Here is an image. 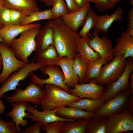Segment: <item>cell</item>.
Here are the masks:
<instances>
[{
  "mask_svg": "<svg viewBox=\"0 0 133 133\" xmlns=\"http://www.w3.org/2000/svg\"><path fill=\"white\" fill-rule=\"evenodd\" d=\"M46 24L53 29L54 45L59 56L61 58L66 57L74 60L78 53L77 40L81 36L78 33L66 26L60 17L50 20Z\"/></svg>",
  "mask_w": 133,
  "mask_h": 133,
  "instance_id": "cell-1",
  "label": "cell"
},
{
  "mask_svg": "<svg viewBox=\"0 0 133 133\" xmlns=\"http://www.w3.org/2000/svg\"><path fill=\"white\" fill-rule=\"evenodd\" d=\"M45 96L40 105L44 111H51L66 106L82 99L72 95L61 87L51 84H46Z\"/></svg>",
  "mask_w": 133,
  "mask_h": 133,
  "instance_id": "cell-2",
  "label": "cell"
},
{
  "mask_svg": "<svg viewBox=\"0 0 133 133\" xmlns=\"http://www.w3.org/2000/svg\"><path fill=\"white\" fill-rule=\"evenodd\" d=\"M40 28L35 27L24 31L20 34L19 38H15L11 42L9 46L17 57L27 64L30 62L28 57L33 52L35 51V38Z\"/></svg>",
  "mask_w": 133,
  "mask_h": 133,
  "instance_id": "cell-3",
  "label": "cell"
},
{
  "mask_svg": "<svg viewBox=\"0 0 133 133\" xmlns=\"http://www.w3.org/2000/svg\"><path fill=\"white\" fill-rule=\"evenodd\" d=\"M35 57L28 64L12 73L2 83L0 87V98L4 97L8 91L16 90L17 86L21 81L30 77L35 71L41 67L48 65L45 62H34Z\"/></svg>",
  "mask_w": 133,
  "mask_h": 133,
  "instance_id": "cell-4",
  "label": "cell"
},
{
  "mask_svg": "<svg viewBox=\"0 0 133 133\" xmlns=\"http://www.w3.org/2000/svg\"><path fill=\"white\" fill-rule=\"evenodd\" d=\"M126 59L123 55L114 57L110 62L103 65L96 78L90 80L102 86H107L118 79L126 67Z\"/></svg>",
  "mask_w": 133,
  "mask_h": 133,
  "instance_id": "cell-5",
  "label": "cell"
},
{
  "mask_svg": "<svg viewBox=\"0 0 133 133\" xmlns=\"http://www.w3.org/2000/svg\"><path fill=\"white\" fill-rule=\"evenodd\" d=\"M45 94V89H42L37 84L31 81L24 89H16L12 96L4 97L11 103L23 101L40 105Z\"/></svg>",
  "mask_w": 133,
  "mask_h": 133,
  "instance_id": "cell-6",
  "label": "cell"
},
{
  "mask_svg": "<svg viewBox=\"0 0 133 133\" xmlns=\"http://www.w3.org/2000/svg\"><path fill=\"white\" fill-rule=\"evenodd\" d=\"M59 66L56 65H47L40 67V69L43 75H48V78L41 79L33 74L30 77L31 81L37 84L41 88L44 85L51 84L59 86L69 93V88L64 82V76Z\"/></svg>",
  "mask_w": 133,
  "mask_h": 133,
  "instance_id": "cell-7",
  "label": "cell"
},
{
  "mask_svg": "<svg viewBox=\"0 0 133 133\" xmlns=\"http://www.w3.org/2000/svg\"><path fill=\"white\" fill-rule=\"evenodd\" d=\"M0 54L2 64L0 83H2L12 73L27 64L18 59L10 47L2 42H0Z\"/></svg>",
  "mask_w": 133,
  "mask_h": 133,
  "instance_id": "cell-8",
  "label": "cell"
},
{
  "mask_svg": "<svg viewBox=\"0 0 133 133\" xmlns=\"http://www.w3.org/2000/svg\"><path fill=\"white\" fill-rule=\"evenodd\" d=\"M126 62L125 69L122 75L115 81L105 88L102 99L105 102L112 99L121 91L130 90L129 82L130 75L133 72V57L127 58Z\"/></svg>",
  "mask_w": 133,
  "mask_h": 133,
  "instance_id": "cell-9",
  "label": "cell"
},
{
  "mask_svg": "<svg viewBox=\"0 0 133 133\" xmlns=\"http://www.w3.org/2000/svg\"><path fill=\"white\" fill-rule=\"evenodd\" d=\"M131 91L123 90L109 101L105 102L95 113L93 117L106 119L112 115L125 109Z\"/></svg>",
  "mask_w": 133,
  "mask_h": 133,
  "instance_id": "cell-10",
  "label": "cell"
},
{
  "mask_svg": "<svg viewBox=\"0 0 133 133\" xmlns=\"http://www.w3.org/2000/svg\"><path fill=\"white\" fill-rule=\"evenodd\" d=\"M106 120L108 133H119L133 130V114L128 110L113 114Z\"/></svg>",
  "mask_w": 133,
  "mask_h": 133,
  "instance_id": "cell-11",
  "label": "cell"
},
{
  "mask_svg": "<svg viewBox=\"0 0 133 133\" xmlns=\"http://www.w3.org/2000/svg\"><path fill=\"white\" fill-rule=\"evenodd\" d=\"M73 88H69V93L81 99L87 98L93 100L102 99L105 89L103 86L91 81L88 83L77 84Z\"/></svg>",
  "mask_w": 133,
  "mask_h": 133,
  "instance_id": "cell-12",
  "label": "cell"
},
{
  "mask_svg": "<svg viewBox=\"0 0 133 133\" xmlns=\"http://www.w3.org/2000/svg\"><path fill=\"white\" fill-rule=\"evenodd\" d=\"M98 34L94 32L91 35L88 44L97 52L100 57L104 58L108 63L114 58V48L111 40L106 35L100 38Z\"/></svg>",
  "mask_w": 133,
  "mask_h": 133,
  "instance_id": "cell-13",
  "label": "cell"
},
{
  "mask_svg": "<svg viewBox=\"0 0 133 133\" xmlns=\"http://www.w3.org/2000/svg\"><path fill=\"white\" fill-rule=\"evenodd\" d=\"M117 43L114 48V56L123 55L125 58L133 57V29H127L116 39Z\"/></svg>",
  "mask_w": 133,
  "mask_h": 133,
  "instance_id": "cell-14",
  "label": "cell"
},
{
  "mask_svg": "<svg viewBox=\"0 0 133 133\" xmlns=\"http://www.w3.org/2000/svg\"><path fill=\"white\" fill-rule=\"evenodd\" d=\"M61 107L51 111H40L37 108L29 105L26 110L29 113V114L24 118L31 119L32 121L39 122L43 125L54 121L65 122L76 120L75 119L64 118L57 116L55 112L61 109Z\"/></svg>",
  "mask_w": 133,
  "mask_h": 133,
  "instance_id": "cell-15",
  "label": "cell"
},
{
  "mask_svg": "<svg viewBox=\"0 0 133 133\" xmlns=\"http://www.w3.org/2000/svg\"><path fill=\"white\" fill-rule=\"evenodd\" d=\"M90 6V3L89 2L78 11L68 12L61 16L60 18L66 26L73 31L77 32L79 28L84 25Z\"/></svg>",
  "mask_w": 133,
  "mask_h": 133,
  "instance_id": "cell-16",
  "label": "cell"
},
{
  "mask_svg": "<svg viewBox=\"0 0 133 133\" xmlns=\"http://www.w3.org/2000/svg\"><path fill=\"white\" fill-rule=\"evenodd\" d=\"M28 102L21 101L12 103L11 110L5 114L11 117L12 121L15 124L18 133H20L22 131L19 127V125L24 127L28 124L27 119H24L29 114L28 112L26 113L25 112L29 105Z\"/></svg>",
  "mask_w": 133,
  "mask_h": 133,
  "instance_id": "cell-17",
  "label": "cell"
},
{
  "mask_svg": "<svg viewBox=\"0 0 133 133\" xmlns=\"http://www.w3.org/2000/svg\"><path fill=\"white\" fill-rule=\"evenodd\" d=\"M39 23H32L26 25H12L0 28V36L5 41L6 44L10 46L11 42L23 32L31 28L41 27Z\"/></svg>",
  "mask_w": 133,
  "mask_h": 133,
  "instance_id": "cell-18",
  "label": "cell"
},
{
  "mask_svg": "<svg viewBox=\"0 0 133 133\" xmlns=\"http://www.w3.org/2000/svg\"><path fill=\"white\" fill-rule=\"evenodd\" d=\"M54 30L52 28L46 24L40 28L35 38V51L37 54L51 45L53 44Z\"/></svg>",
  "mask_w": 133,
  "mask_h": 133,
  "instance_id": "cell-19",
  "label": "cell"
},
{
  "mask_svg": "<svg viewBox=\"0 0 133 133\" xmlns=\"http://www.w3.org/2000/svg\"><path fill=\"white\" fill-rule=\"evenodd\" d=\"M123 13V10L121 8L118 7L111 15L106 14L99 16L98 23L94 27V32L98 34L101 32L103 34H106L114 22L119 21L122 19Z\"/></svg>",
  "mask_w": 133,
  "mask_h": 133,
  "instance_id": "cell-20",
  "label": "cell"
},
{
  "mask_svg": "<svg viewBox=\"0 0 133 133\" xmlns=\"http://www.w3.org/2000/svg\"><path fill=\"white\" fill-rule=\"evenodd\" d=\"M74 60L66 57L61 58L57 65L61 68L64 76V82L69 88H73L74 85L79 83L78 76L73 71Z\"/></svg>",
  "mask_w": 133,
  "mask_h": 133,
  "instance_id": "cell-21",
  "label": "cell"
},
{
  "mask_svg": "<svg viewBox=\"0 0 133 133\" xmlns=\"http://www.w3.org/2000/svg\"><path fill=\"white\" fill-rule=\"evenodd\" d=\"M90 39V37L80 36L77 39L76 44L78 53L88 64L97 60L100 57L98 53L88 45Z\"/></svg>",
  "mask_w": 133,
  "mask_h": 133,
  "instance_id": "cell-22",
  "label": "cell"
},
{
  "mask_svg": "<svg viewBox=\"0 0 133 133\" xmlns=\"http://www.w3.org/2000/svg\"><path fill=\"white\" fill-rule=\"evenodd\" d=\"M56 115L60 117L70 119H78L82 118L91 119L95 113L88 112L72 107L64 106L55 112Z\"/></svg>",
  "mask_w": 133,
  "mask_h": 133,
  "instance_id": "cell-23",
  "label": "cell"
},
{
  "mask_svg": "<svg viewBox=\"0 0 133 133\" xmlns=\"http://www.w3.org/2000/svg\"><path fill=\"white\" fill-rule=\"evenodd\" d=\"M4 6L10 9L24 11L30 15L34 12L40 10L36 0H2Z\"/></svg>",
  "mask_w": 133,
  "mask_h": 133,
  "instance_id": "cell-24",
  "label": "cell"
},
{
  "mask_svg": "<svg viewBox=\"0 0 133 133\" xmlns=\"http://www.w3.org/2000/svg\"><path fill=\"white\" fill-rule=\"evenodd\" d=\"M105 102L102 99L93 100L84 98L66 106L75 107L86 111L95 113Z\"/></svg>",
  "mask_w": 133,
  "mask_h": 133,
  "instance_id": "cell-25",
  "label": "cell"
},
{
  "mask_svg": "<svg viewBox=\"0 0 133 133\" xmlns=\"http://www.w3.org/2000/svg\"><path fill=\"white\" fill-rule=\"evenodd\" d=\"M90 119L82 118L78 119L77 121H65L60 133H85L86 126Z\"/></svg>",
  "mask_w": 133,
  "mask_h": 133,
  "instance_id": "cell-26",
  "label": "cell"
},
{
  "mask_svg": "<svg viewBox=\"0 0 133 133\" xmlns=\"http://www.w3.org/2000/svg\"><path fill=\"white\" fill-rule=\"evenodd\" d=\"M98 16L90 7L87 12L86 19L83 28L78 33L82 37H90V31L93 28L97 25L99 20Z\"/></svg>",
  "mask_w": 133,
  "mask_h": 133,
  "instance_id": "cell-27",
  "label": "cell"
},
{
  "mask_svg": "<svg viewBox=\"0 0 133 133\" xmlns=\"http://www.w3.org/2000/svg\"><path fill=\"white\" fill-rule=\"evenodd\" d=\"M108 63L104 58L100 57L97 60L88 64L85 83H88L90 80L97 78L100 75L102 66Z\"/></svg>",
  "mask_w": 133,
  "mask_h": 133,
  "instance_id": "cell-28",
  "label": "cell"
},
{
  "mask_svg": "<svg viewBox=\"0 0 133 133\" xmlns=\"http://www.w3.org/2000/svg\"><path fill=\"white\" fill-rule=\"evenodd\" d=\"M85 133H108L106 119L93 117L86 126Z\"/></svg>",
  "mask_w": 133,
  "mask_h": 133,
  "instance_id": "cell-29",
  "label": "cell"
},
{
  "mask_svg": "<svg viewBox=\"0 0 133 133\" xmlns=\"http://www.w3.org/2000/svg\"><path fill=\"white\" fill-rule=\"evenodd\" d=\"M88 63L78 53L74 60L73 67L74 72L79 78L80 84L85 83Z\"/></svg>",
  "mask_w": 133,
  "mask_h": 133,
  "instance_id": "cell-30",
  "label": "cell"
},
{
  "mask_svg": "<svg viewBox=\"0 0 133 133\" xmlns=\"http://www.w3.org/2000/svg\"><path fill=\"white\" fill-rule=\"evenodd\" d=\"M51 19H54L51 9H48L42 11L39 10L34 12L29 15L20 24H28L41 20Z\"/></svg>",
  "mask_w": 133,
  "mask_h": 133,
  "instance_id": "cell-31",
  "label": "cell"
},
{
  "mask_svg": "<svg viewBox=\"0 0 133 133\" xmlns=\"http://www.w3.org/2000/svg\"><path fill=\"white\" fill-rule=\"evenodd\" d=\"M51 9L53 19L60 17L69 12L64 0H53Z\"/></svg>",
  "mask_w": 133,
  "mask_h": 133,
  "instance_id": "cell-32",
  "label": "cell"
},
{
  "mask_svg": "<svg viewBox=\"0 0 133 133\" xmlns=\"http://www.w3.org/2000/svg\"><path fill=\"white\" fill-rule=\"evenodd\" d=\"M59 57L53 44L51 45L40 53L37 54L36 62L55 58Z\"/></svg>",
  "mask_w": 133,
  "mask_h": 133,
  "instance_id": "cell-33",
  "label": "cell"
},
{
  "mask_svg": "<svg viewBox=\"0 0 133 133\" xmlns=\"http://www.w3.org/2000/svg\"><path fill=\"white\" fill-rule=\"evenodd\" d=\"M10 9L11 20L12 25L20 24L29 15L21 10Z\"/></svg>",
  "mask_w": 133,
  "mask_h": 133,
  "instance_id": "cell-34",
  "label": "cell"
},
{
  "mask_svg": "<svg viewBox=\"0 0 133 133\" xmlns=\"http://www.w3.org/2000/svg\"><path fill=\"white\" fill-rule=\"evenodd\" d=\"M65 122L57 121L43 125L42 130L46 133H60Z\"/></svg>",
  "mask_w": 133,
  "mask_h": 133,
  "instance_id": "cell-35",
  "label": "cell"
},
{
  "mask_svg": "<svg viewBox=\"0 0 133 133\" xmlns=\"http://www.w3.org/2000/svg\"><path fill=\"white\" fill-rule=\"evenodd\" d=\"M0 23L2 27L12 25L10 9L4 5L0 10Z\"/></svg>",
  "mask_w": 133,
  "mask_h": 133,
  "instance_id": "cell-36",
  "label": "cell"
},
{
  "mask_svg": "<svg viewBox=\"0 0 133 133\" xmlns=\"http://www.w3.org/2000/svg\"><path fill=\"white\" fill-rule=\"evenodd\" d=\"M16 125L12 121L7 122L0 118V133H18Z\"/></svg>",
  "mask_w": 133,
  "mask_h": 133,
  "instance_id": "cell-37",
  "label": "cell"
},
{
  "mask_svg": "<svg viewBox=\"0 0 133 133\" xmlns=\"http://www.w3.org/2000/svg\"><path fill=\"white\" fill-rule=\"evenodd\" d=\"M88 2L94 3L98 11L102 13L105 10H108L113 8L108 0H88Z\"/></svg>",
  "mask_w": 133,
  "mask_h": 133,
  "instance_id": "cell-38",
  "label": "cell"
},
{
  "mask_svg": "<svg viewBox=\"0 0 133 133\" xmlns=\"http://www.w3.org/2000/svg\"><path fill=\"white\" fill-rule=\"evenodd\" d=\"M41 123L37 122L33 125L21 131V133H40L41 128L43 125Z\"/></svg>",
  "mask_w": 133,
  "mask_h": 133,
  "instance_id": "cell-39",
  "label": "cell"
},
{
  "mask_svg": "<svg viewBox=\"0 0 133 133\" xmlns=\"http://www.w3.org/2000/svg\"><path fill=\"white\" fill-rule=\"evenodd\" d=\"M68 12H73L76 11L80 8L77 6L73 0H65Z\"/></svg>",
  "mask_w": 133,
  "mask_h": 133,
  "instance_id": "cell-40",
  "label": "cell"
},
{
  "mask_svg": "<svg viewBox=\"0 0 133 133\" xmlns=\"http://www.w3.org/2000/svg\"><path fill=\"white\" fill-rule=\"evenodd\" d=\"M128 29H133V6L131 8L128 14Z\"/></svg>",
  "mask_w": 133,
  "mask_h": 133,
  "instance_id": "cell-41",
  "label": "cell"
},
{
  "mask_svg": "<svg viewBox=\"0 0 133 133\" xmlns=\"http://www.w3.org/2000/svg\"><path fill=\"white\" fill-rule=\"evenodd\" d=\"M76 5L80 8L84 6L89 2L88 0H73Z\"/></svg>",
  "mask_w": 133,
  "mask_h": 133,
  "instance_id": "cell-42",
  "label": "cell"
},
{
  "mask_svg": "<svg viewBox=\"0 0 133 133\" xmlns=\"http://www.w3.org/2000/svg\"><path fill=\"white\" fill-rule=\"evenodd\" d=\"M129 86L131 94H133V73L131 74L129 82Z\"/></svg>",
  "mask_w": 133,
  "mask_h": 133,
  "instance_id": "cell-43",
  "label": "cell"
},
{
  "mask_svg": "<svg viewBox=\"0 0 133 133\" xmlns=\"http://www.w3.org/2000/svg\"><path fill=\"white\" fill-rule=\"evenodd\" d=\"M128 110L132 114L133 113V95L132 96L131 98L129 103L128 107Z\"/></svg>",
  "mask_w": 133,
  "mask_h": 133,
  "instance_id": "cell-44",
  "label": "cell"
},
{
  "mask_svg": "<svg viewBox=\"0 0 133 133\" xmlns=\"http://www.w3.org/2000/svg\"><path fill=\"white\" fill-rule=\"evenodd\" d=\"M5 109L4 105L0 98V115L3 114Z\"/></svg>",
  "mask_w": 133,
  "mask_h": 133,
  "instance_id": "cell-45",
  "label": "cell"
},
{
  "mask_svg": "<svg viewBox=\"0 0 133 133\" xmlns=\"http://www.w3.org/2000/svg\"><path fill=\"white\" fill-rule=\"evenodd\" d=\"M48 6H52L53 0H40Z\"/></svg>",
  "mask_w": 133,
  "mask_h": 133,
  "instance_id": "cell-46",
  "label": "cell"
},
{
  "mask_svg": "<svg viewBox=\"0 0 133 133\" xmlns=\"http://www.w3.org/2000/svg\"><path fill=\"white\" fill-rule=\"evenodd\" d=\"M113 8L115 6L116 4L118 1H120L121 0H108Z\"/></svg>",
  "mask_w": 133,
  "mask_h": 133,
  "instance_id": "cell-47",
  "label": "cell"
},
{
  "mask_svg": "<svg viewBox=\"0 0 133 133\" xmlns=\"http://www.w3.org/2000/svg\"><path fill=\"white\" fill-rule=\"evenodd\" d=\"M4 5V2L2 0H0V10ZM2 28L0 23V28Z\"/></svg>",
  "mask_w": 133,
  "mask_h": 133,
  "instance_id": "cell-48",
  "label": "cell"
},
{
  "mask_svg": "<svg viewBox=\"0 0 133 133\" xmlns=\"http://www.w3.org/2000/svg\"><path fill=\"white\" fill-rule=\"evenodd\" d=\"M0 42H2L6 44L4 40L0 36Z\"/></svg>",
  "mask_w": 133,
  "mask_h": 133,
  "instance_id": "cell-49",
  "label": "cell"
},
{
  "mask_svg": "<svg viewBox=\"0 0 133 133\" xmlns=\"http://www.w3.org/2000/svg\"><path fill=\"white\" fill-rule=\"evenodd\" d=\"M2 66V62L0 61V71L1 69V68Z\"/></svg>",
  "mask_w": 133,
  "mask_h": 133,
  "instance_id": "cell-50",
  "label": "cell"
},
{
  "mask_svg": "<svg viewBox=\"0 0 133 133\" xmlns=\"http://www.w3.org/2000/svg\"><path fill=\"white\" fill-rule=\"evenodd\" d=\"M130 3L133 6V0H130Z\"/></svg>",
  "mask_w": 133,
  "mask_h": 133,
  "instance_id": "cell-51",
  "label": "cell"
},
{
  "mask_svg": "<svg viewBox=\"0 0 133 133\" xmlns=\"http://www.w3.org/2000/svg\"><path fill=\"white\" fill-rule=\"evenodd\" d=\"M0 61L2 62L1 57L0 54Z\"/></svg>",
  "mask_w": 133,
  "mask_h": 133,
  "instance_id": "cell-52",
  "label": "cell"
}]
</instances>
